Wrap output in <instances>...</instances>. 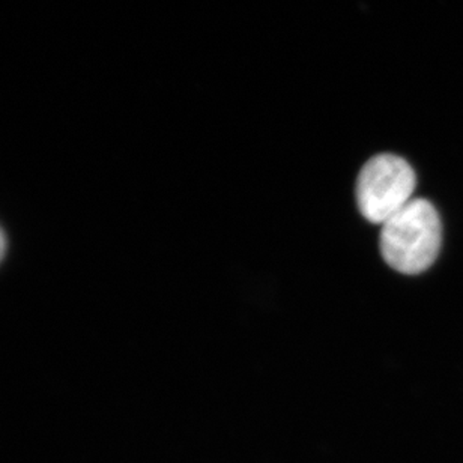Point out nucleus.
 I'll return each instance as SVG.
<instances>
[{"instance_id": "7ed1b4c3", "label": "nucleus", "mask_w": 463, "mask_h": 463, "mask_svg": "<svg viewBox=\"0 0 463 463\" xmlns=\"http://www.w3.org/2000/svg\"><path fill=\"white\" fill-rule=\"evenodd\" d=\"M5 251H6V238H5L4 231L0 228V262L4 260Z\"/></svg>"}, {"instance_id": "f03ea898", "label": "nucleus", "mask_w": 463, "mask_h": 463, "mask_svg": "<svg viewBox=\"0 0 463 463\" xmlns=\"http://www.w3.org/2000/svg\"><path fill=\"white\" fill-rule=\"evenodd\" d=\"M415 172L392 154L370 158L356 179V203L367 222L383 226L414 199Z\"/></svg>"}, {"instance_id": "f257e3e1", "label": "nucleus", "mask_w": 463, "mask_h": 463, "mask_svg": "<svg viewBox=\"0 0 463 463\" xmlns=\"http://www.w3.org/2000/svg\"><path fill=\"white\" fill-rule=\"evenodd\" d=\"M442 242L441 219L426 199H412L381 229V253L385 262L406 276L432 267Z\"/></svg>"}]
</instances>
